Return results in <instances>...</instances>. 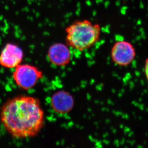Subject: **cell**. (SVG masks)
I'll return each instance as SVG.
<instances>
[{"label": "cell", "mask_w": 148, "mask_h": 148, "mask_svg": "<svg viewBox=\"0 0 148 148\" xmlns=\"http://www.w3.org/2000/svg\"><path fill=\"white\" fill-rule=\"evenodd\" d=\"M0 120L12 137L28 138L35 137L42 130L45 114L38 99L21 95L9 100L3 105Z\"/></svg>", "instance_id": "obj_1"}, {"label": "cell", "mask_w": 148, "mask_h": 148, "mask_svg": "<svg viewBox=\"0 0 148 148\" xmlns=\"http://www.w3.org/2000/svg\"><path fill=\"white\" fill-rule=\"evenodd\" d=\"M67 45L82 51L92 47L100 38L101 27L88 19L78 20L65 28Z\"/></svg>", "instance_id": "obj_2"}, {"label": "cell", "mask_w": 148, "mask_h": 148, "mask_svg": "<svg viewBox=\"0 0 148 148\" xmlns=\"http://www.w3.org/2000/svg\"><path fill=\"white\" fill-rule=\"evenodd\" d=\"M15 68L13 79L17 86L23 89L33 88L43 78L42 71L32 65L19 64Z\"/></svg>", "instance_id": "obj_3"}, {"label": "cell", "mask_w": 148, "mask_h": 148, "mask_svg": "<svg viewBox=\"0 0 148 148\" xmlns=\"http://www.w3.org/2000/svg\"><path fill=\"white\" fill-rule=\"evenodd\" d=\"M111 57L114 63L118 66H129L136 56L135 48L127 40L116 41L111 49Z\"/></svg>", "instance_id": "obj_4"}, {"label": "cell", "mask_w": 148, "mask_h": 148, "mask_svg": "<svg viewBox=\"0 0 148 148\" xmlns=\"http://www.w3.org/2000/svg\"><path fill=\"white\" fill-rule=\"evenodd\" d=\"M24 57V52L16 44L8 43L0 53V65L6 68H16L20 64Z\"/></svg>", "instance_id": "obj_5"}, {"label": "cell", "mask_w": 148, "mask_h": 148, "mask_svg": "<svg viewBox=\"0 0 148 148\" xmlns=\"http://www.w3.org/2000/svg\"><path fill=\"white\" fill-rule=\"evenodd\" d=\"M48 58L50 62L57 66H65L71 60V53L67 45L57 43L49 47L48 52Z\"/></svg>", "instance_id": "obj_6"}, {"label": "cell", "mask_w": 148, "mask_h": 148, "mask_svg": "<svg viewBox=\"0 0 148 148\" xmlns=\"http://www.w3.org/2000/svg\"><path fill=\"white\" fill-rule=\"evenodd\" d=\"M50 102L53 110L60 114L68 113L72 110L74 106L73 95L64 90L58 91L53 94Z\"/></svg>", "instance_id": "obj_7"}, {"label": "cell", "mask_w": 148, "mask_h": 148, "mask_svg": "<svg viewBox=\"0 0 148 148\" xmlns=\"http://www.w3.org/2000/svg\"><path fill=\"white\" fill-rule=\"evenodd\" d=\"M144 73L148 83V59H146L144 64Z\"/></svg>", "instance_id": "obj_8"}, {"label": "cell", "mask_w": 148, "mask_h": 148, "mask_svg": "<svg viewBox=\"0 0 148 148\" xmlns=\"http://www.w3.org/2000/svg\"><path fill=\"white\" fill-rule=\"evenodd\" d=\"M123 1H127V0H123Z\"/></svg>", "instance_id": "obj_9"}]
</instances>
